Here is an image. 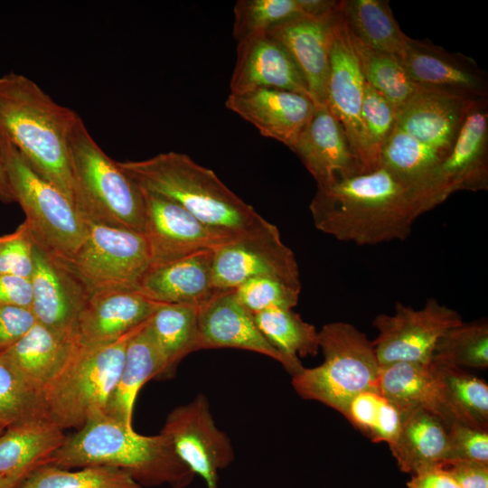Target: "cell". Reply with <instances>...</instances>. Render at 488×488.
<instances>
[{"label": "cell", "mask_w": 488, "mask_h": 488, "mask_svg": "<svg viewBox=\"0 0 488 488\" xmlns=\"http://www.w3.org/2000/svg\"><path fill=\"white\" fill-rule=\"evenodd\" d=\"M343 14L353 38L372 50L401 56L408 35L387 0H343Z\"/></svg>", "instance_id": "34"}, {"label": "cell", "mask_w": 488, "mask_h": 488, "mask_svg": "<svg viewBox=\"0 0 488 488\" xmlns=\"http://www.w3.org/2000/svg\"><path fill=\"white\" fill-rule=\"evenodd\" d=\"M365 83L355 42L341 9L332 28L325 104L343 127L363 173L373 171L361 120Z\"/></svg>", "instance_id": "12"}, {"label": "cell", "mask_w": 488, "mask_h": 488, "mask_svg": "<svg viewBox=\"0 0 488 488\" xmlns=\"http://www.w3.org/2000/svg\"><path fill=\"white\" fill-rule=\"evenodd\" d=\"M403 413L400 429L389 444L400 471L413 475L443 464L448 452L447 425L424 408Z\"/></svg>", "instance_id": "28"}, {"label": "cell", "mask_w": 488, "mask_h": 488, "mask_svg": "<svg viewBox=\"0 0 488 488\" xmlns=\"http://www.w3.org/2000/svg\"><path fill=\"white\" fill-rule=\"evenodd\" d=\"M361 120L371 170L380 166V150L396 126L397 110L367 82L361 107Z\"/></svg>", "instance_id": "42"}, {"label": "cell", "mask_w": 488, "mask_h": 488, "mask_svg": "<svg viewBox=\"0 0 488 488\" xmlns=\"http://www.w3.org/2000/svg\"><path fill=\"white\" fill-rule=\"evenodd\" d=\"M406 488H460L442 465L424 469L412 475Z\"/></svg>", "instance_id": "49"}, {"label": "cell", "mask_w": 488, "mask_h": 488, "mask_svg": "<svg viewBox=\"0 0 488 488\" xmlns=\"http://www.w3.org/2000/svg\"><path fill=\"white\" fill-rule=\"evenodd\" d=\"M161 304L138 289L92 294L78 318L77 341L85 346L114 343L147 322Z\"/></svg>", "instance_id": "21"}, {"label": "cell", "mask_w": 488, "mask_h": 488, "mask_svg": "<svg viewBox=\"0 0 488 488\" xmlns=\"http://www.w3.org/2000/svg\"><path fill=\"white\" fill-rule=\"evenodd\" d=\"M455 460L488 465V431L458 422L449 427L448 452L445 462Z\"/></svg>", "instance_id": "45"}, {"label": "cell", "mask_w": 488, "mask_h": 488, "mask_svg": "<svg viewBox=\"0 0 488 488\" xmlns=\"http://www.w3.org/2000/svg\"><path fill=\"white\" fill-rule=\"evenodd\" d=\"M225 106L252 124L263 136L276 139L291 150L317 107L306 96L273 88L230 93Z\"/></svg>", "instance_id": "18"}, {"label": "cell", "mask_w": 488, "mask_h": 488, "mask_svg": "<svg viewBox=\"0 0 488 488\" xmlns=\"http://www.w3.org/2000/svg\"><path fill=\"white\" fill-rule=\"evenodd\" d=\"M161 432L190 470L204 480L206 488H219V471L233 462L235 454L230 437L216 426L205 395L174 408Z\"/></svg>", "instance_id": "13"}, {"label": "cell", "mask_w": 488, "mask_h": 488, "mask_svg": "<svg viewBox=\"0 0 488 488\" xmlns=\"http://www.w3.org/2000/svg\"><path fill=\"white\" fill-rule=\"evenodd\" d=\"M399 60L424 89L470 100L487 99V74L468 56L448 52L427 40L408 37Z\"/></svg>", "instance_id": "15"}, {"label": "cell", "mask_w": 488, "mask_h": 488, "mask_svg": "<svg viewBox=\"0 0 488 488\" xmlns=\"http://www.w3.org/2000/svg\"><path fill=\"white\" fill-rule=\"evenodd\" d=\"M441 401L454 422L488 431V386L463 368L431 361Z\"/></svg>", "instance_id": "31"}, {"label": "cell", "mask_w": 488, "mask_h": 488, "mask_svg": "<svg viewBox=\"0 0 488 488\" xmlns=\"http://www.w3.org/2000/svg\"><path fill=\"white\" fill-rule=\"evenodd\" d=\"M5 429V427L0 424V435L4 432Z\"/></svg>", "instance_id": "52"}, {"label": "cell", "mask_w": 488, "mask_h": 488, "mask_svg": "<svg viewBox=\"0 0 488 488\" xmlns=\"http://www.w3.org/2000/svg\"><path fill=\"white\" fill-rule=\"evenodd\" d=\"M117 163L142 190L179 204L210 226L241 234L266 221L211 169L185 154L171 151Z\"/></svg>", "instance_id": "4"}, {"label": "cell", "mask_w": 488, "mask_h": 488, "mask_svg": "<svg viewBox=\"0 0 488 488\" xmlns=\"http://www.w3.org/2000/svg\"><path fill=\"white\" fill-rule=\"evenodd\" d=\"M49 465L65 469L112 466L127 472L143 488H186L195 477L166 435H140L105 414L67 436Z\"/></svg>", "instance_id": "3"}, {"label": "cell", "mask_w": 488, "mask_h": 488, "mask_svg": "<svg viewBox=\"0 0 488 488\" xmlns=\"http://www.w3.org/2000/svg\"><path fill=\"white\" fill-rule=\"evenodd\" d=\"M436 175L449 195L488 189L487 99L473 102Z\"/></svg>", "instance_id": "22"}, {"label": "cell", "mask_w": 488, "mask_h": 488, "mask_svg": "<svg viewBox=\"0 0 488 488\" xmlns=\"http://www.w3.org/2000/svg\"><path fill=\"white\" fill-rule=\"evenodd\" d=\"M432 361L460 368L488 367V323L486 319L462 322L437 341Z\"/></svg>", "instance_id": "40"}, {"label": "cell", "mask_w": 488, "mask_h": 488, "mask_svg": "<svg viewBox=\"0 0 488 488\" xmlns=\"http://www.w3.org/2000/svg\"><path fill=\"white\" fill-rule=\"evenodd\" d=\"M199 306L161 304L147 321V327L164 360L163 380L172 378L181 361L200 350Z\"/></svg>", "instance_id": "32"}, {"label": "cell", "mask_w": 488, "mask_h": 488, "mask_svg": "<svg viewBox=\"0 0 488 488\" xmlns=\"http://www.w3.org/2000/svg\"><path fill=\"white\" fill-rule=\"evenodd\" d=\"M213 251H199L150 266L137 289L158 303L202 305L216 292L212 284Z\"/></svg>", "instance_id": "24"}, {"label": "cell", "mask_w": 488, "mask_h": 488, "mask_svg": "<svg viewBox=\"0 0 488 488\" xmlns=\"http://www.w3.org/2000/svg\"><path fill=\"white\" fill-rule=\"evenodd\" d=\"M441 465L460 488H488V465L463 460Z\"/></svg>", "instance_id": "47"}, {"label": "cell", "mask_w": 488, "mask_h": 488, "mask_svg": "<svg viewBox=\"0 0 488 488\" xmlns=\"http://www.w3.org/2000/svg\"><path fill=\"white\" fill-rule=\"evenodd\" d=\"M0 149L14 201L25 214L34 243L60 260L70 261L85 238L87 221L73 202L1 135Z\"/></svg>", "instance_id": "8"}, {"label": "cell", "mask_w": 488, "mask_h": 488, "mask_svg": "<svg viewBox=\"0 0 488 488\" xmlns=\"http://www.w3.org/2000/svg\"><path fill=\"white\" fill-rule=\"evenodd\" d=\"M253 315L265 338L287 359L298 362L299 356L318 353V331L293 309L274 308Z\"/></svg>", "instance_id": "35"}, {"label": "cell", "mask_w": 488, "mask_h": 488, "mask_svg": "<svg viewBox=\"0 0 488 488\" xmlns=\"http://www.w3.org/2000/svg\"><path fill=\"white\" fill-rule=\"evenodd\" d=\"M31 283L30 309L36 323L75 334L79 315L90 296L80 279L67 264L34 243Z\"/></svg>", "instance_id": "17"}, {"label": "cell", "mask_w": 488, "mask_h": 488, "mask_svg": "<svg viewBox=\"0 0 488 488\" xmlns=\"http://www.w3.org/2000/svg\"><path fill=\"white\" fill-rule=\"evenodd\" d=\"M474 101L425 89L397 111L396 127L420 142L449 153Z\"/></svg>", "instance_id": "25"}, {"label": "cell", "mask_w": 488, "mask_h": 488, "mask_svg": "<svg viewBox=\"0 0 488 488\" xmlns=\"http://www.w3.org/2000/svg\"><path fill=\"white\" fill-rule=\"evenodd\" d=\"M292 151L313 175L317 188H328L363 173L343 127L326 104L316 107Z\"/></svg>", "instance_id": "19"}, {"label": "cell", "mask_w": 488, "mask_h": 488, "mask_svg": "<svg viewBox=\"0 0 488 488\" xmlns=\"http://www.w3.org/2000/svg\"><path fill=\"white\" fill-rule=\"evenodd\" d=\"M336 15L330 20L301 15L267 32L291 55L317 106L325 104L332 28Z\"/></svg>", "instance_id": "23"}, {"label": "cell", "mask_w": 488, "mask_h": 488, "mask_svg": "<svg viewBox=\"0 0 488 488\" xmlns=\"http://www.w3.org/2000/svg\"><path fill=\"white\" fill-rule=\"evenodd\" d=\"M145 231L150 266L164 264L203 250H215L239 234L203 223L179 204L143 190Z\"/></svg>", "instance_id": "14"}, {"label": "cell", "mask_w": 488, "mask_h": 488, "mask_svg": "<svg viewBox=\"0 0 488 488\" xmlns=\"http://www.w3.org/2000/svg\"><path fill=\"white\" fill-rule=\"evenodd\" d=\"M27 474H0V488H15Z\"/></svg>", "instance_id": "51"}, {"label": "cell", "mask_w": 488, "mask_h": 488, "mask_svg": "<svg viewBox=\"0 0 488 488\" xmlns=\"http://www.w3.org/2000/svg\"><path fill=\"white\" fill-rule=\"evenodd\" d=\"M198 328L200 350L236 348L258 352L279 362L291 376L305 368L301 361L287 359L269 343L234 290L216 291L199 306Z\"/></svg>", "instance_id": "16"}, {"label": "cell", "mask_w": 488, "mask_h": 488, "mask_svg": "<svg viewBox=\"0 0 488 488\" xmlns=\"http://www.w3.org/2000/svg\"><path fill=\"white\" fill-rule=\"evenodd\" d=\"M258 277L302 287L295 253L283 242L277 227L267 221L213 251L212 284L216 291L234 290Z\"/></svg>", "instance_id": "10"}, {"label": "cell", "mask_w": 488, "mask_h": 488, "mask_svg": "<svg viewBox=\"0 0 488 488\" xmlns=\"http://www.w3.org/2000/svg\"><path fill=\"white\" fill-rule=\"evenodd\" d=\"M32 300L31 279L0 272V306L31 308Z\"/></svg>", "instance_id": "48"}, {"label": "cell", "mask_w": 488, "mask_h": 488, "mask_svg": "<svg viewBox=\"0 0 488 488\" xmlns=\"http://www.w3.org/2000/svg\"><path fill=\"white\" fill-rule=\"evenodd\" d=\"M443 202L433 189L379 166L317 188L309 209L318 230L341 241L373 246L407 239L416 220Z\"/></svg>", "instance_id": "1"}, {"label": "cell", "mask_w": 488, "mask_h": 488, "mask_svg": "<svg viewBox=\"0 0 488 488\" xmlns=\"http://www.w3.org/2000/svg\"><path fill=\"white\" fill-rule=\"evenodd\" d=\"M66 438L64 430L49 418L6 427L0 435V474H28L49 464Z\"/></svg>", "instance_id": "29"}, {"label": "cell", "mask_w": 488, "mask_h": 488, "mask_svg": "<svg viewBox=\"0 0 488 488\" xmlns=\"http://www.w3.org/2000/svg\"><path fill=\"white\" fill-rule=\"evenodd\" d=\"M34 268V241L25 221L0 236V272L31 279Z\"/></svg>", "instance_id": "44"}, {"label": "cell", "mask_w": 488, "mask_h": 488, "mask_svg": "<svg viewBox=\"0 0 488 488\" xmlns=\"http://www.w3.org/2000/svg\"><path fill=\"white\" fill-rule=\"evenodd\" d=\"M75 206L86 221L144 233L143 190L95 141L80 117L69 136Z\"/></svg>", "instance_id": "5"}, {"label": "cell", "mask_w": 488, "mask_h": 488, "mask_svg": "<svg viewBox=\"0 0 488 488\" xmlns=\"http://www.w3.org/2000/svg\"><path fill=\"white\" fill-rule=\"evenodd\" d=\"M79 117L28 77L15 72L0 76V135L74 205L69 136Z\"/></svg>", "instance_id": "2"}, {"label": "cell", "mask_w": 488, "mask_h": 488, "mask_svg": "<svg viewBox=\"0 0 488 488\" xmlns=\"http://www.w3.org/2000/svg\"><path fill=\"white\" fill-rule=\"evenodd\" d=\"M463 322L455 309L436 298L419 309L397 302L392 314L375 316L379 334L372 342L380 366L395 362L430 363L439 338Z\"/></svg>", "instance_id": "11"}, {"label": "cell", "mask_w": 488, "mask_h": 488, "mask_svg": "<svg viewBox=\"0 0 488 488\" xmlns=\"http://www.w3.org/2000/svg\"><path fill=\"white\" fill-rule=\"evenodd\" d=\"M136 329L108 344H78L64 369L42 390L49 419L62 430H79L105 414Z\"/></svg>", "instance_id": "7"}, {"label": "cell", "mask_w": 488, "mask_h": 488, "mask_svg": "<svg viewBox=\"0 0 488 488\" xmlns=\"http://www.w3.org/2000/svg\"><path fill=\"white\" fill-rule=\"evenodd\" d=\"M95 293L137 289L150 267V253L144 233L87 221L80 248L64 262Z\"/></svg>", "instance_id": "9"}, {"label": "cell", "mask_w": 488, "mask_h": 488, "mask_svg": "<svg viewBox=\"0 0 488 488\" xmlns=\"http://www.w3.org/2000/svg\"><path fill=\"white\" fill-rule=\"evenodd\" d=\"M78 344L75 334L35 323L2 352L33 388L42 392L67 365Z\"/></svg>", "instance_id": "26"}, {"label": "cell", "mask_w": 488, "mask_h": 488, "mask_svg": "<svg viewBox=\"0 0 488 488\" xmlns=\"http://www.w3.org/2000/svg\"><path fill=\"white\" fill-rule=\"evenodd\" d=\"M343 415L372 442L389 445L400 429L404 413L379 390H365L350 400Z\"/></svg>", "instance_id": "39"}, {"label": "cell", "mask_w": 488, "mask_h": 488, "mask_svg": "<svg viewBox=\"0 0 488 488\" xmlns=\"http://www.w3.org/2000/svg\"><path fill=\"white\" fill-rule=\"evenodd\" d=\"M264 88L294 91L314 102L291 55L267 33L238 42L237 58L230 82L231 94Z\"/></svg>", "instance_id": "20"}, {"label": "cell", "mask_w": 488, "mask_h": 488, "mask_svg": "<svg viewBox=\"0 0 488 488\" xmlns=\"http://www.w3.org/2000/svg\"><path fill=\"white\" fill-rule=\"evenodd\" d=\"M35 323L30 308L0 306V352L18 342Z\"/></svg>", "instance_id": "46"}, {"label": "cell", "mask_w": 488, "mask_h": 488, "mask_svg": "<svg viewBox=\"0 0 488 488\" xmlns=\"http://www.w3.org/2000/svg\"><path fill=\"white\" fill-rule=\"evenodd\" d=\"M378 390L402 412L424 408L440 417L448 427L455 423L441 401L430 363L400 361L380 366Z\"/></svg>", "instance_id": "30"}, {"label": "cell", "mask_w": 488, "mask_h": 488, "mask_svg": "<svg viewBox=\"0 0 488 488\" xmlns=\"http://www.w3.org/2000/svg\"><path fill=\"white\" fill-rule=\"evenodd\" d=\"M164 372L163 357L145 322L127 343L121 372L105 415L134 428L133 411L139 390L152 379L163 380Z\"/></svg>", "instance_id": "27"}, {"label": "cell", "mask_w": 488, "mask_h": 488, "mask_svg": "<svg viewBox=\"0 0 488 488\" xmlns=\"http://www.w3.org/2000/svg\"><path fill=\"white\" fill-rule=\"evenodd\" d=\"M301 15L298 0H239L234 6L233 36L239 42L266 33L273 26Z\"/></svg>", "instance_id": "41"}, {"label": "cell", "mask_w": 488, "mask_h": 488, "mask_svg": "<svg viewBox=\"0 0 488 488\" xmlns=\"http://www.w3.org/2000/svg\"><path fill=\"white\" fill-rule=\"evenodd\" d=\"M301 287L277 278H250L234 289L239 302L252 314L274 308L293 309L298 303Z\"/></svg>", "instance_id": "43"}, {"label": "cell", "mask_w": 488, "mask_h": 488, "mask_svg": "<svg viewBox=\"0 0 488 488\" xmlns=\"http://www.w3.org/2000/svg\"><path fill=\"white\" fill-rule=\"evenodd\" d=\"M447 154L395 126L380 150V166L404 181L433 189L446 200L449 194L439 183L436 170Z\"/></svg>", "instance_id": "33"}, {"label": "cell", "mask_w": 488, "mask_h": 488, "mask_svg": "<svg viewBox=\"0 0 488 488\" xmlns=\"http://www.w3.org/2000/svg\"><path fill=\"white\" fill-rule=\"evenodd\" d=\"M42 418H48L42 392L0 352V424L6 428Z\"/></svg>", "instance_id": "38"}, {"label": "cell", "mask_w": 488, "mask_h": 488, "mask_svg": "<svg viewBox=\"0 0 488 488\" xmlns=\"http://www.w3.org/2000/svg\"><path fill=\"white\" fill-rule=\"evenodd\" d=\"M0 202L4 203L14 202V196L11 189L3 155L0 149Z\"/></svg>", "instance_id": "50"}, {"label": "cell", "mask_w": 488, "mask_h": 488, "mask_svg": "<svg viewBox=\"0 0 488 488\" xmlns=\"http://www.w3.org/2000/svg\"><path fill=\"white\" fill-rule=\"evenodd\" d=\"M354 42L366 82L397 111L425 90L410 78L397 57L368 48L355 39Z\"/></svg>", "instance_id": "37"}, {"label": "cell", "mask_w": 488, "mask_h": 488, "mask_svg": "<svg viewBox=\"0 0 488 488\" xmlns=\"http://www.w3.org/2000/svg\"><path fill=\"white\" fill-rule=\"evenodd\" d=\"M15 488H143L127 472L107 465L70 471L43 465L30 472Z\"/></svg>", "instance_id": "36"}, {"label": "cell", "mask_w": 488, "mask_h": 488, "mask_svg": "<svg viewBox=\"0 0 488 488\" xmlns=\"http://www.w3.org/2000/svg\"><path fill=\"white\" fill-rule=\"evenodd\" d=\"M324 361L292 376L295 391L343 414L350 400L365 390H378L380 366L372 342L352 324L333 322L318 331Z\"/></svg>", "instance_id": "6"}]
</instances>
